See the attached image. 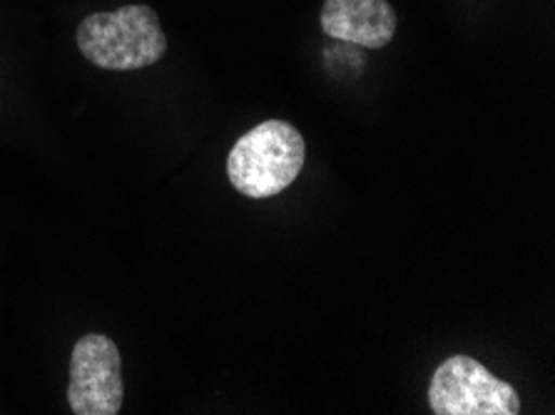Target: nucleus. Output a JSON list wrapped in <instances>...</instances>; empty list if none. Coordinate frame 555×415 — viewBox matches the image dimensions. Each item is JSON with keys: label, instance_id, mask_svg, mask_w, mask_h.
Masks as SVG:
<instances>
[{"label": "nucleus", "instance_id": "obj_1", "mask_svg": "<svg viewBox=\"0 0 555 415\" xmlns=\"http://www.w3.org/2000/svg\"><path fill=\"white\" fill-rule=\"evenodd\" d=\"M307 159V142L287 120H267L234 142L227 177L240 194L267 199L297 182Z\"/></svg>", "mask_w": 555, "mask_h": 415}, {"label": "nucleus", "instance_id": "obj_2", "mask_svg": "<svg viewBox=\"0 0 555 415\" xmlns=\"http://www.w3.org/2000/svg\"><path fill=\"white\" fill-rule=\"evenodd\" d=\"M75 38L86 61L113 73L142 70L167 53V36L150 5L92 13L78 25Z\"/></svg>", "mask_w": 555, "mask_h": 415}, {"label": "nucleus", "instance_id": "obj_3", "mask_svg": "<svg viewBox=\"0 0 555 415\" xmlns=\"http://www.w3.org/2000/svg\"><path fill=\"white\" fill-rule=\"evenodd\" d=\"M428 405L436 415H518L520 395L483 363L456 353L434 371Z\"/></svg>", "mask_w": 555, "mask_h": 415}, {"label": "nucleus", "instance_id": "obj_4", "mask_svg": "<svg viewBox=\"0 0 555 415\" xmlns=\"http://www.w3.org/2000/svg\"><path fill=\"white\" fill-rule=\"evenodd\" d=\"M122 355L111 336L86 334L70 359L67 403L75 415H117L122 411Z\"/></svg>", "mask_w": 555, "mask_h": 415}, {"label": "nucleus", "instance_id": "obj_5", "mask_svg": "<svg viewBox=\"0 0 555 415\" xmlns=\"http://www.w3.org/2000/svg\"><path fill=\"white\" fill-rule=\"evenodd\" d=\"M319 25L334 40L382 50L397 36L399 15L389 0H326Z\"/></svg>", "mask_w": 555, "mask_h": 415}]
</instances>
